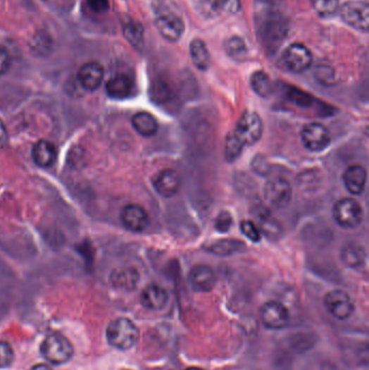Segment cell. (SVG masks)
<instances>
[{"mask_svg": "<svg viewBox=\"0 0 369 370\" xmlns=\"http://www.w3.org/2000/svg\"><path fill=\"white\" fill-rule=\"evenodd\" d=\"M273 218L270 214H264L262 217H260V232H263L265 235L270 238L278 236L280 233V228L278 226L277 222L274 221Z\"/></svg>", "mask_w": 369, "mask_h": 370, "instance_id": "obj_31", "label": "cell"}, {"mask_svg": "<svg viewBox=\"0 0 369 370\" xmlns=\"http://www.w3.org/2000/svg\"><path fill=\"white\" fill-rule=\"evenodd\" d=\"M324 304L328 312L339 321L348 319L354 312L352 299L342 289H334L327 292L324 298Z\"/></svg>", "mask_w": 369, "mask_h": 370, "instance_id": "obj_8", "label": "cell"}, {"mask_svg": "<svg viewBox=\"0 0 369 370\" xmlns=\"http://www.w3.org/2000/svg\"><path fill=\"white\" fill-rule=\"evenodd\" d=\"M87 4L96 13H103L108 9V0H87Z\"/></svg>", "mask_w": 369, "mask_h": 370, "instance_id": "obj_37", "label": "cell"}, {"mask_svg": "<svg viewBox=\"0 0 369 370\" xmlns=\"http://www.w3.org/2000/svg\"><path fill=\"white\" fill-rule=\"evenodd\" d=\"M167 94H168V89L163 82L155 84L153 87V96L156 100L164 101Z\"/></svg>", "mask_w": 369, "mask_h": 370, "instance_id": "obj_39", "label": "cell"}, {"mask_svg": "<svg viewBox=\"0 0 369 370\" xmlns=\"http://www.w3.org/2000/svg\"><path fill=\"white\" fill-rule=\"evenodd\" d=\"M123 370H129V369H123Z\"/></svg>", "mask_w": 369, "mask_h": 370, "instance_id": "obj_43", "label": "cell"}, {"mask_svg": "<svg viewBox=\"0 0 369 370\" xmlns=\"http://www.w3.org/2000/svg\"><path fill=\"white\" fill-rule=\"evenodd\" d=\"M104 70L98 62H88L78 70V80L82 88L94 91L102 84Z\"/></svg>", "mask_w": 369, "mask_h": 370, "instance_id": "obj_16", "label": "cell"}, {"mask_svg": "<svg viewBox=\"0 0 369 370\" xmlns=\"http://www.w3.org/2000/svg\"><path fill=\"white\" fill-rule=\"evenodd\" d=\"M168 301L169 296L166 289L156 284L145 287L140 297L141 304L150 311L163 310Z\"/></svg>", "mask_w": 369, "mask_h": 370, "instance_id": "obj_15", "label": "cell"}, {"mask_svg": "<svg viewBox=\"0 0 369 370\" xmlns=\"http://www.w3.org/2000/svg\"><path fill=\"white\" fill-rule=\"evenodd\" d=\"M31 370H52L51 367H50L48 364L45 363H40L37 364V365L34 366L33 368H32Z\"/></svg>", "mask_w": 369, "mask_h": 370, "instance_id": "obj_41", "label": "cell"}, {"mask_svg": "<svg viewBox=\"0 0 369 370\" xmlns=\"http://www.w3.org/2000/svg\"><path fill=\"white\" fill-rule=\"evenodd\" d=\"M189 54H191L193 63L199 70H208L211 62V54L203 40H192L189 44Z\"/></svg>", "mask_w": 369, "mask_h": 370, "instance_id": "obj_22", "label": "cell"}, {"mask_svg": "<svg viewBox=\"0 0 369 370\" xmlns=\"http://www.w3.org/2000/svg\"><path fill=\"white\" fill-rule=\"evenodd\" d=\"M292 187L284 178H274L264 187V199L275 209H283L292 202Z\"/></svg>", "mask_w": 369, "mask_h": 370, "instance_id": "obj_7", "label": "cell"}, {"mask_svg": "<svg viewBox=\"0 0 369 370\" xmlns=\"http://www.w3.org/2000/svg\"><path fill=\"white\" fill-rule=\"evenodd\" d=\"M262 325L269 331H282L289 325L290 314L287 307L278 301H269L260 309Z\"/></svg>", "mask_w": 369, "mask_h": 370, "instance_id": "obj_6", "label": "cell"}, {"mask_svg": "<svg viewBox=\"0 0 369 370\" xmlns=\"http://www.w3.org/2000/svg\"><path fill=\"white\" fill-rule=\"evenodd\" d=\"M10 68V56L5 48L0 47V76L6 74Z\"/></svg>", "mask_w": 369, "mask_h": 370, "instance_id": "obj_38", "label": "cell"}, {"mask_svg": "<svg viewBox=\"0 0 369 370\" xmlns=\"http://www.w3.org/2000/svg\"><path fill=\"white\" fill-rule=\"evenodd\" d=\"M155 26L165 39L178 42L184 34L185 25L180 10L173 0H155Z\"/></svg>", "mask_w": 369, "mask_h": 370, "instance_id": "obj_1", "label": "cell"}, {"mask_svg": "<svg viewBox=\"0 0 369 370\" xmlns=\"http://www.w3.org/2000/svg\"><path fill=\"white\" fill-rule=\"evenodd\" d=\"M234 135L246 145L256 144L263 133V123L261 117L255 112H245L239 118Z\"/></svg>", "mask_w": 369, "mask_h": 370, "instance_id": "obj_5", "label": "cell"}, {"mask_svg": "<svg viewBox=\"0 0 369 370\" xmlns=\"http://www.w3.org/2000/svg\"><path fill=\"white\" fill-rule=\"evenodd\" d=\"M290 100L297 103L298 105H308L311 102V96L308 94H304V91L298 90V89H292L289 91Z\"/></svg>", "mask_w": 369, "mask_h": 370, "instance_id": "obj_36", "label": "cell"}, {"mask_svg": "<svg viewBox=\"0 0 369 370\" xmlns=\"http://www.w3.org/2000/svg\"><path fill=\"white\" fill-rule=\"evenodd\" d=\"M241 230L243 235H245L250 242H258L261 240V232L255 222L244 220L241 222Z\"/></svg>", "mask_w": 369, "mask_h": 370, "instance_id": "obj_33", "label": "cell"}, {"mask_svg": "<svg viewBox=\"0 0 369 370\" xmlns=\"http://www.w3.org/2000/svg\"><path fill=\"white\" fill-rule=\"evenodd\" d=\"M301 141L306 149L318 153L330 147L332 137L330 130L324 125L313 123H308L302 129Z\"/></svg>", "mask_w": 369, "mask_h": 370, "instance_id": "obj_10", "label": "cell"}, {"mask_svg": "<svg viewBox=\"0 0 369 370\" xmlns=\"http://www.w3.org/2000/svg\"><path fill=\"white\" fill-rule=\"evenodd\" d=\"M185 370H204L203 368L196 367V366H191V367L187 368Z\"/></svg>", "mask_w": 369, "mask_h": 370, "instance_id": "obj_42", "label": "cell"}, {"mask_svg": "<svg viewBox=\"0 0 369 370\" xmlns=\"http://www.w3.org/2000/svg\"><path fill=\"white\" fill-rule=\"evenodd\" d=\"M153 187L163 197H173L178 194L180 190V177L178 173L173 169H164L155 175L153 179Z\"/></svg>", "mask_w": 369, "mask_h": 370, "instance_id": "obj_13", "label": "cell"}, {"mask_svg": "<svg viewBox=\"0 0 369 370\" xmlns=\"http://www.w3.org/2000/svg\"><path fill=\"white\" fill-rule=\"evenodd\" d=\"M334 221L344 228H356L362 223L364 212L362 206L352 198H342L334 204L332 209Z\"/></svg>", "mask_w": 369, "mask_h": 370, "instance_id": "obj_4", "label": "cell"}, {"mask_svg": "<svg viewBox=\"0 0 369 370\" xmlns=\"http://www.w3.org/2000/svg\"><path fill=\"white\" fill-rule=\"evenodd\" d=\"M346 189L353 195H360L364 191L367 182V171L363 166L353 165L349 167L344 175Z\"/></svg>", "mask_w": 369, "mask_h": 370, "instance_id": "obj_17", "label": "cell"}, {"mask_svg": "<svg viewBox=\"0 0 369 370\" xmlns=\"http://www.w3.org/2000/svg\"><path fill=\"white\" fill-rule=\"evenodd\" d=\"M342 20L356 30L367 33L369 28V7L363 1H348L339 9Z\"/></svg>", "mask_w": 369, "mask_h": 370, "instance_id": "obj_9", "label": "cell"}, {"mask_svg": "<svg viewBox=\"0 0 369 370\" xmlns=\"http://www.w3.org/2000/svg\"><path fill=\"white\" fill-rule=\"evenodd\" d=\"M244 144L237 139L234 132L229 133L225 142V159L229 161H235L241 155Z\"/></svg>", "mask_w": 369, "mask_h": 370, "instance_id": "obj_29", "label": "cell"}, {"mask_svg": "<svg viewBox=\"0 0 369 370\" xmlns=\"http://www.w3.org/2000/svg\"><path fill=\"white\" fill-rule=\"evenodd\" d=\"M250 85H251V88L254 89L256 94L262 98H268L273 92V84H272L271 78H270L269 75L265 74L262 70L254 73L253 76L250 78Z\"/></svg>", "mask_w": 369, "mask_h": 370, "instance_id": "obj_24", "label": "cell"}, {"mask_svg": "<svg viewBox=\"0 0 369 370\" xmlns=\"http://www.w3.org/2000/svg\"><path fill=\"white\" fill-rule=\"evenodd\" d=\"M314 75L316 80L325 86H332L336 82V70L328 64H320L316 66Z\"/></svg>", "mask_w": 369, "mask_h": 370, "instance_id": "obj_30", "label": "cell"}, {"mask_svg": "<svg viewBox=\"0 0 369 370\" xmlns=\"http://www.w3.org/2000/svg\"><path fill=\"white\" fill-rule=\"evenodd\" d=\"M122 222L129 230L143 232L150 224V217L144 208L130 204L123 209Z\"/></svg>", "mask_w": 369, "mask_h": 370, "instance_id": "obj_14", "label": "cell"}, {"mask_svg": "<svg viewBox=\"0 0 369 370\" xmlns=\"http://www.w3.org/2000/svg\"><path fill=\"white\" fill-rule=\"evenodd\" d=\"M40 352L46 361L51 365H63L72 359L74 347L65 335L52 333L42 340Z\"/></svg>", "mask_w": 369, "mask_h": 370, "instance_id": "obj_3", "label": "cell"}, {"mask_svg": "<svg viewBox=\"0 0 369 370\" xmlns=\"http://www.w3.org/2000/svg\"><path fill=\"white\" fill-rule=\"evenodd\" d=\"M314 8L320 17L330 18L334 16L340 9V1L339 0H314Z\"/></svg>", "mask_w": 369, "mask_h": 370, "instance_id": "obj_28", "label": "cell"}, {"mask_svg": "<svg viewBox=\"0 0 369 370\" xmlns=\"http://www.w3.org/2000/svg\"><path fill=\"white\" fill-rule=\"evenodd\" d=\"M342 260L349 268H361L366 261V252L360 245H346L342 248Z\"/></svg>", "mask_w": 369, "mask_h": 370, "instance_id": "obj_23", "label": "cell"}, {"mask_svg": "<svg viewBox=\"0 0 369 370\" xmlns=\"http://www.w3.org/2000/svg\"><path fill=\"white\" fill-rule=\"evenodd\" d=\"M283 63L290 72L299 74L310 68L313 63V56L304 44H290L284 51Z\"/></svg>", "mask_w": 369, "mask_h": 370, "instance_id": "obj_11", "label": "cell"}, {"mask_svg": "<svg viewBox=\"0 0 369 370\" xmlns=\"http://www.w3.org/2000/svg\"><path fill=\"white\" fill-rule=\"evenodd\" d=\"M139 282V275L136 270L132 269H126V270L120 271L113 275V283L117 287L124 289H134Z\"/></svg>", "mask_w": 369, "mask_h": 370, "instance_id": "obj_27", "label": "cell"}, {"mask_svg": "<svg viewBox=\"0 0 369 370\" xmlns=\"http://www.w3.org/2000/svg\"><path fill=\"white\" fill-rule=\"evenodd\" d=\"M14 351L6 341L0 340V369L9 368L13 364Z\"/></svg>", "mask_w": 369, "mask_h": 370, "instance_id": "obj_34", "label": "cell"}, {"mask_svg": "<svg viewBox=\"0 0 369 370\" xmlns=\"http://www.w3.org/2000/svg\"><path fill=\"white\" fill-rule=\"evenodd\" d=\"M225 51L236 61L246 60L248 56V48L246 42L241 37L233 36L230 37L225 44Z\"/></svg>", "mask_w": 369, "mask_h": 370, "instance_id": "obj_26", "label": "cell"}, {"mask_svg": "<svg viewBox=\"0 0 369 370\" xmlns=\"http://www.w3.org/2000/svg\"><path fill=\"white\" fill-rule=\"evenodd\" d=\"M246 245L239 240H218L211 244L207 245L205 249L215 256L227 257L233 256L234 254L245 250Z\"/></svg>", "mask_w": 369, "mask_h": 370, "instance_id": "obj_19", "label": "cell"}, {"mask_svg": "<svg viewBox=\"0 0 369 370\" xmlns=\"http://www.w3.org/2000/svg\"><path fill=\"white\" fill-rule=\"evenodd\" d=\"M8 143V132L5 123L0 119V147H5Z\"/></svg>", "mask_w": 369, "mask_h": 370, "instance_id": "obj_40", "label": "cell"}, {"mask_svg": "<svg viewBox=\"0 0 369 370\" xmlns=\"http://www.w3.org/2000/svg\"><path fill=\"white\" fill-rule=\"evenodd\" d=\"M124 35L126 39L135 47H138L143 44L144 40V30L139 22L135 20H128L123 26Z\"/></svg>", "mask_w": 369, "mask_h": 370, "instance_id": "obj_25", "label": "cell"}, {"mask_svg": "<svg viewBox=\"0 0 369 370\" xmlns=\"http://www.w3.org/2000/svg\"><path fill=\"white\" fill-rule=\"evenodd\" d=\"M189 282L197 292H209L215 288L217 277L211 266L199 264L189 271Z\"/></svg>", "mask_w": 369, "mask_h": 370, "instance_id": "obj_12", "label": "cell"}, {"mask_svg": "<svg viewBox=\"0 0 369 370\" xmlns=\"http://www.w3.org/2000/svg\"><path fill=\"white\" fill-rule=\"evenodd\" d=\"M106 333L108 345L120 351L132 349L140 338L136 323L126 317H118L111 321Z\"/></svg>", "mask_w": 369, "mask_h": 370, "instance_id": "obj_2", "label": "cell"}, {"mask_svg": "<svg viewBox=\"0 0 369 370\" xmlns=\"http://www.w3.org/2000/svg\"><path fill=\"white\" fill-rule=\"evenodd\" d=\"M132 126L139 135L143 137H153L158 130V123L152 114L139 112L132 117Z\"/></svg>", "mask_w": 369, "mask_h": 370, "instance_id": "obj_21", "label": "cell"}, {"mask_svg": "<svg viewBox=\"0 0 369 370\" xmlns=\"http://www.w3.org/2000/svg\"><path fill=\"white\" fill-rule=\"evenodd\" d=\"M233 226V218L227 211L220 212L215 221V228L220 233H227Z\"/></svg>", "mask_w": 369, "mask_h": 370, "instance_id": "obj_35", "label": "cell"}, {"mask_svg": "<svg viewBox=\"0 0 369 370\" xmlns=\"http://www.w3.org/2000/svg\"><path fill=\"white\" fill-rule=\"evenodd\" d=\"M213 9L217 12L227 14H235L241 10L239 0H213Z\"/></svg>", "mask_w": 369, "mask_h": 370, "instance_id": "obj_32", "label": "cell"}, {"mask_svg": "<svg viewBox=\"0 0 369 370\" xmlns=\"http://www.w3.org/2000/svg\"><path fill=\"white\" fill-rule=\"evenodd\" d=\"M106 92L111 98L126 99L134 89V82L130 77L125 74L115 75L106 82Z\"/></svg>", "mask_w": 369, "mask_h": 370, "instance_id": "obj_18", "label": "cell"}, {"mask_svg": "<svg viewBox=\"0 0 369 370\" xmlns=\"http://www.w3.org/2000/svg\"><path fill=\"white\" fill-rule=\"evenodd\" d=\"M32 155L36 165L42 168L50 167L56 161V147L49 141L40 140L34 145Z\"/></svg>", "mask_w": 369, "mask_h": 370, "instance_id": "obj_20", "label": "cell"}]
</instances>
